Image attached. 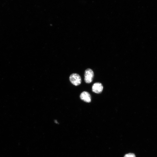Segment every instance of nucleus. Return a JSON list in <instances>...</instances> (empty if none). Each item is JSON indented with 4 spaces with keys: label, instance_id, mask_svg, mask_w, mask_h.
Here are the masks:
<instances>
[{
    "label": "nucleus",
    "instance_id": "obj_1",
    "mask_svg": "<svg viewBox=\"0 0 157 157\" xmlns=\"http://www.w3.org/2000/svg\"><path fill=\"white\" fill-rule=\"evenodd\" d=\"M94 73L92 70L88 68L86 70L84 74V80L86 83H92L94 79Z\"/></svg>",
    "mask_w": 157,
    "mask_h": 157
},
{
    "label": "nucleus",
    "instance_id": "obj_2",
    "mask_svg": "<svg viewBox=\"0 0 157 157\" xmlns=\"http://www.w3.org/2000/svg\"><path fill=\"white\" fill-rule=\"evenodd\" d=\"M70 81L74 85L77 86L80 85L82 82V79L80 76L77 73H73L70 76Z\"/></svg>",
    "mask_w": 157,
    "mask_h": 157
},
{
    "label": "nucleus",
    "instance_id": "obj_3",
    "mask_svg": "<svg viewBox=\"0 0 157 157\" xmlns=\"http://www.w3.org/2000/svg\"><path fill=\"white\" fill-rule=\"evenodd\" d=\"M103 87L102 84L99 82L94 83L92 88V91L97 94L101 93L103 90Z\"/></svg>",
    "mask_w": 157,
    "mask_h": 157
},
{
    "label": "nucleus",
    "instance_id": "obj_4",
    "mask_svg": "<svg viewBox=\"0 0 157 157\" xmlns=\"http://www.w3.org/2000/svg\"><path fill=\"white\" fill-rule=\"evenodd\" d=\"M80 98L81 100L87 103L91 101V97L90 94L86 92H84L80 94Z\"/></svg>",
    "mask_w": 157,
    "mask_h": 157
},
{
    "label": "nucleus",
    "instance_id": "obj_5",
    "mask_svg": "<svg viewBox=\"0 0 157 157\" xmlns=\"http://www.w3.org/2000/svg\"><path fill=\"white\" fill-rule=\"evenodd\" d=\"M124 157H136V156L133 153H130L126 154Z\"/></svg>",
    "mask_w": 157,
    "mask_h": 157
},
{
    "label": "nucleus",
    "instance_id": "obj_6",
    "mask_svg": "<svg viewBox=\"0 0 157 157\" xmlns=\"http://www.w3.org/2000/svg\"><path fill=\"white\" fill-rule=\"evenodd\" d=\"M55 123H57V120H55Z\"/></svg>",
    "mask_w": 157,
    "mask_h": 157
}]
</instances>
